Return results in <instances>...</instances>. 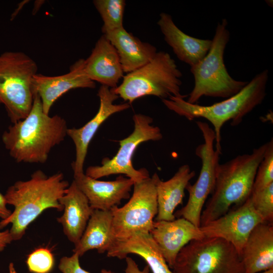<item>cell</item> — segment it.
I'll return each instance as SVG.
<instances>
[{
    "label": "cell",
    "mask_w": 273,
    "mask_h": 273,
    "mask_svg": "<svg viewBox=\"0 0 273 273\" xmlns=\"http://www.w3.org/2000/svg\"><path fill=\"white\" fill-rule=\"evenodd\" d=\"M69 186L63 173L48 176L37 170L26 180H19L11 186L4 195L7 205L14 209L10 216L0 221V230L11 223L9 230L13 241L21 239L29 225L45 210L54 208L61 211L60 199Z\"/></svg>",
    "instance_id": "obj_1"
},
{
    "label": "cell",
    "mask_w": 273,
    "mask_h": 273,
    "mask_svg": "<svg viewBox=\"0 0 273 273\" xmlns=\"http://www.w3.org/2000/svg\"><path fill=\"white\" fill-rule=\"evenodd\" d=\"M68 128L61 116L44 113L40 99L35 94L28 115L9 127L2 141L16 162L44 163L52 149L64 140Z\"/></svg>",
    "instance_id": "obj_2"
},
{
    "label": "cell",
    "mask_w": 273,
    "mask_h": 273,
    "mask_svg": "<svg viewBox=\"0 0 273 273\" xmlns=\"http://www.w3.org/2000/svg\"><path fill=\"white\" fill-rule=\"evenodd\" d=\"M268 70L256 74L237 94L209 106L191 104L185 100L187 96H170L163 99L164 105L170 110L192 121L203 118L209 121L215 135V149L221 151V129L224 123L231 121V125L240 124L244 117L261 104L266 93Z\"/></svg>",
    "instance_id": "obj_3"
},
{
    "label": "cell",
    "mask_w": 273,
    "mask_h": 273,
    "mask_svg": "<svg viewBox=\"0 0 273 273\" xmlns=\"http://www.w3.org/2000/svg\"><path fill=\"white\" fill-rule=\"evenodd\" d=\"M267 143L251 154L239 155L219 164L211 196L201 215V226L226 213L234 205L242 204L250 196L258 166Z\"/></svg>",
    "instance_id": "obj_4"
},
{
    "label": "cell",
    "mask_w": 273,
    "mask_h": 273,
    "mask_svg": "<svg viewBox=\"0 0 273 273\" xmlns=\"http://www.w3.org/2000/svg\"><path fill=\"white\" fill-rule=\"evenodd\" d=\"M228 21L217 23L208 52L195 65L190 67L194 86L186 100L196 104L202 97L228 98L239 92L248 81L237 80L228 73L224 62V53L230 38Z\"/></svg>",
    "instance_id": "obj_5"
},
{
    "label": "cell",
    "mask_w": 273,
    "mask_h": 273,
    "mask_svg": "<svg viewBox=\"0 0 273 273\" xmlns=\"http://www.w3.org/2000/svg\"><path fill=\"white\" fill-rule=\"evenodd\" d=\"M183 74L175 61L167 52H157L155 57L141 68L123 77L121 83L112 91L130 105L147 96L161 100L180 96Z\"/></svg>",
    "instance_id": "obj_6"
},
{
    "label": "cell",
    "mask_w": 273,
    "mask_h": 273,
    "mask_svg": "<svg viewBox=\"0 0 273 273\" xmlns=\"http://www.w3.org/2000/svg\"><path fill=\"white\" fill-rule=\"evenodd\" d=\"M37 65L21 52L0 54V104H3L13 124L25 118L33 103L31 81Z\"/></svg>",
    "instance_id": "obj_7"
},
{
    "label": "cell",
    "mask_w": 273,
    "mask_h": 273,
    "mask_svg": "<svg viewBox=\"0 0 273 273\" xmlns=\"http://www.w3.org/2000/svg\"><path fill=\"white\" fill-rule=\"evenodd\" d=\"M172 269L173 273H244L235 247L215 237L191 241L178 253Z\"/></svg>",
    "instance_id": "obj_8"
},
{
    "label": "cell",
    "mask_w": 273,
    "mask_h": 273,
    "mask_svg": "<svg viewBox=\"0 0 273 273\" xmlns=\"http://www.w3.org/2000/svg\"><path fill=\"white\" fill-rule=\"evenodd\" d=\"M134 130L127 138L119 141V148L116 154L110 159H103L100 166H90L87 168L85 174L98 179L112 174H123L134 183L149 177L148 171L144 168L136 169L132 165V157L138 146L149 141L161 140L163 135L158 126L151 125L153 120L149 116L136 114L133 116Z\"/></svg>",
    "instance_id": "obj_9"
},
{
    "label": "cell",
    "mask_w": 273,
    "mask_h": 273,
    "mask_svg": "<svg viewBox=\"0 0 273 273\" xmlns=\"http://www.w3.org/2000/svg\"><path fill=\"white\" fill-rule=\"evenodd\" d=\"M196 124L201 131L204 142L196 149L195 154L201 159L199 175L193 185L188 184L186 190L189 193L186 205L176 211L175 217L184 218L198 227L201 226V215L208 196L214 190L216 171L221 151L214 149L215 135L209 125L201 121Z\"/></svg>",
    "instance_id": "obj_10"
},
{
    "label": "cell",
    "mask_w": 273,
    "mask_h": 273,
    "mask_svg": "<svg viewBox=\"0 0 273 273\" xmlns=\"http://www.w3.org/2000/svg\"><path fill=\"white\" fill-rule=\"evenodd\" d=\"M159 177L155 173L151 177L134 183L133 194L128 202L122 207L111 209L117 239L135 232L150 233L152 229L153 219L158 213L156 182Z\"/></svg>",
    "instance_id": "obj_11"
},
{
    "label": "cell",
    "mask_w": 273,
    "mask_h": 273,
    "mask_svg": "<svg viewBox=\"0 0 273 273\" xmlns=\"http://www.w3.org/2000/svg\"><path fill=\"white\" fill-rule=\"evenodd\" d=\"M264 222L254 209L250 197L236 209L229 211L200 229L205 237H215L231 243L241 256L242 249L254 228Z\"/></svg>",
    "instance_id": "obj_12"
},
{
    "label": "cell",
    "mask_w": 273,
    "mask_h": 273,
    "mask_svg": "<svg viewBox=\"0 0 273 273\" xmlns=\"http://www.w3.org/2000/svg\"><path fill=\"white\" fill-rule=\"evenodd\" d=\"M97 95L100 105L95 116L80 128L67 129V135L71 139L75 147V159L72 163L74 175L84 172L83 166L88 146L102 124L112 115L130 107V104L127 102L115 104L114 102L119 97L107 86L101 85Z\"/></svg>",
    "instance_id": "obj_13"
},
{
    "label": "cell",
    "mask_w": 273,
    "mask_h": 273,
    "mask_svg": "<svg viewBox=\"0 0 273 273\" xmlns=\"http://www.w3.org/2000/svg\"><path fill=\"white\" fill-rule=\"evenodd\" d=\"M84 60L80 59L70 67L66 74L49 76L36 74L32 79L31 85L34 95L40 98L42 109L49 114L54 103L63 94L78 88H94L95 82L90 80L84 70Z\"/></svg>",
    "instance_id": "obj_14"
},
{
    "label": "cell",
    "mask_w": 273,
    "mask_h": 273,
    "mask_svg": "<svg viewBox=\"0 0 273 273\" xmlns=\"http://www.w3.org/2000/svg\"><path fill=\"white\" fill-rule=\"evenodd\" d=\"M150 233L171 268L183 247L193 240L205 237L200 227L182 217L172 221H154Z\"/></svg>",
    "instance_id": "obj_15"
},
{
    "label": "cell",
    "mask_w": 273,
    "mask_h": 273,
    "mask_svg": "<svg viewBox=\"0 0 273 273\" xmlns=\"http://www.w3.org/2000/svg\"><path fill=\"white\" fill-rule=\"evenodd\" d=\"M74 180L86 197L93 209L109 211L118 206L122 200L130 197L134 182L120 175L112 181H102L85 173L74 175Z\"/></svg>",
    "instance_id": "obj_16"
},
{
    "label": "cell",
    "mask_w": 273,
    "mask_h": 273,
    "mask_svg": "<svg viewBox=\"0 0 273 273\" xmlns=\"http://www.w3.org/2000/svg\"><path fill=\"white\" fill-rule=\"evenodd\" d=\"M84 70L92 81L110 88L118 86L123 71L118 53L103 34L96 42L89 57L84 60Z\"/></svg>",
    "instance_id": "obj_17"
},
{
    "label": "cell",
    "mask_w": 273,
    "mask_h": 273,
    "mask_svg": "<svg viewBox=\"0 0 273 273\" xmlns=\"http://www.w3.org/2000/svg\"><path fill=\"white\" fill-rule=\"evenodd\" d=\"M157 24L165 41L177 58L190 67L198 63L208 52L211 39L198 38L184 33L175 25L170 14L160 13Z\"/></svg>",
    "instance_id": "obj_18"
},
{
    "label": "cell",
    "mask_w": 273,
    "mask_h": 273,
    "mask_svg": "<svg viewBox=\"0 0 273 273\" xmlns=\"http://www.w3.org/2000/svg\"><path fill=\"white\" fill-rule=\"evenodd\" d=\"M129 254L144 259L153 273H173L149 232H135L124 238L116 239L107 252V256L120 259H125Z\"/></svg>",
    "instance_id": "obj_19"
},
{
    "label": "cell",
    "mask_w": 273,
    "mask_h": 273,
    "mask_svg": "<svg viewBox=\"0 0 273 273\" xmlns=\"http://www.w3.org/2000/svg\"><path fill=\"white\" fill-rule=\"evenodd\" d=\"M59 202L64 212L57 221L68 239L75 245L80 239L94 209L74 180Z\"/></svg>",
    "instance_id": "obj_20"
},
{
    "label": "cell",
    "mask_w": 273,
    "mask_h": 273,
    "mask_svg": "<svg viewBox=\"0 0 273 273\" xmlns=\"http://www.w3.org/2000/svg\"><path fill=\"white\" fill-rule=\"evenodd\" d=\"M241 258L244 273H258L273 268V224L257 225L248 236Z\"/></svg>",
    "instance_id": "obj_21"
},
{
    "label": "cell",
    "mask_w": 273,
    "mask_h": 273,
    "mask_svg": "<svg viewBox=\"0 0 273 273\" xmlns=\"http://www.w3.org/2000/svg\"><path fill=\"white\" fill-rule=\"evenodd\" d=\"M104 35L116 49L124 73L143 66L157 53L155 46L141 41L124 27Z\"/></svg>",
    "instance_id": "obj_22"
},
{
    "label": "cell",
    "mask_w": 273,
    "mask_h": 273,
    "mask_svg": "<svg viewBox=\"0 0 273 273\" xmlns=\"http://www.w3.org/2000/svg\"><path fill=\"white\" fill-rule=\"evenodd\" d=\"M116 239L111 210L94 209L80 239L74 245L73 252L79 256L93 249L101 254L107 252Z\"/></svg>",
    "instance_id": "obj_23"
},
{
    "label": "cell",
    "mask_w": 273,
    "mask_h": 273,
    "mask_svg": "<svg viewBox=\"0 0 273 273\" xmlns=\"http://www.w3.org/2000/svg\"><path fill=\"white\" fill-rule=\"evenodd\" d=\"M196 175L188 164L181 165L174 175L166 181L159 177L156 182L158 213L155 221H172L175 219L174 211L183 204L186 187Z\"/></svg>",
    "instance_id": "obj_24"
},
{
    "label": "cell",
    "mask_w": 273,
    "mask_h": 273,
    "mask_svg": "<svg viewBox=\"0 0 273 273\" xmlns=\"http://www.w3.org/2000/svg\"><path fill=\"white\" fill-rule=\"evenodd\" d=\"M93 3L103 22L102 31L107 34L123 27L125 1L124 0H95Z\"/></svg>",
    "instance_id": "obj_25"
},
{
    "label": "cell",
    "mask_w": 273,
    "mask_h": 273,
    "mask_svg": "<svg viewBox=\"0 0 273 273\" xmlns=\"http://www.w3.org/2000/svg\"><path fill=\"white\" fill-rule=\"evenodd\" d=\"M252 205L264 222H273V183L250 196Z\"/></svg>",
    "instance_id": "obj_26"
},
{
    "label": "cell",
    "mask_w": 273,
    "mask_h": 273,
    "mask_svg": "<svg viewBox=\"0 0 273 273\" xmlns=\"http://www.w3.org/2000/svg\"><path fill=\"white\" fill-rule=\"evenodd\" d=\"M267 145L262 160L257 170L252 191H258L273 183V140Z\"/></svg>",
    "instance_id": "obj_27"
},
{
    "label": "cell",
    "mask_w": 273,
    "mask_h": 273,
    "mask_svg": "<svg viewBox=\"0 0 273 273\" xmlns=\"http://www.w3.org/2000/svg\"><path fill=\"white\" fill-rule=\"evenodd\" d=\"M54 257L47 248H39L28 256L26 263L29 270L33 273H49L54 265Z\"/></svg>",
    "instance_id": "obj_28"
},
{
    "label": "cell",
    "mask_w": 273,
    "mask_h": 273,
    "mask_svg": "<svg viewBox=\"0 0 273 273\" xmlns=\"http://www.w3.org/2000/svg\"><path fill=\"white\" fill-rule=\"evenodd\" d=\"M79 255L73 253L70 257L64 256L61 258L58 268L62 273H90L83 269L79 263ZM101 273H115L110 270L103 269Z\"/></svg>",
    "instance_id": "obj_29"
},
{
    "label": "cell",
    "mask_w": 273,
    "mask_h": 273,
    "mask_svg": "<svg viewBox=\"0 0 273 273\" xmlns=\"http://www.w3.org/2000/svg\"><path fill=\"white\" fill-rule=\"evenodd\" d=\"M125 259L126 263L125 273H149L150 268L148 265L143 270H140L138 264L131 257L126 256Z\"/></svg>",
    "instance_id": "obj_30"
},
{
    "label": "cell",
    "mask_w": 273,
    "mask_h": 273,
    "mask_svg": "<svg viewBox=\"0 0 273 273\" xmlns=\"http://www.w3.org/2000/svg\"><path fill=\"white\" fill-rule=\"evenodd\" d=\"M13 241L9 230L0 231V252L3 251Z\"/></svg>",
    "instance_id": "obj_31"
},
{
    "label": "cell",
    "mask_w": 273,
    "mask_h": 273,
    "mask_svg": "<svg viewBox=\"0 0 273 273\" xmlns=\"http://www.w3.org/2000/svg\"><path fill=\"white\" fill-rule=\"evenodd\" d=\"M7 205L4 195L0 192V218L2 219L8 217L12 213V211L7 208Z\"/></svg>",
    "instance_id": "obj_32"
},
{
    "label": "cell",
    "mask_w": 273,
    "mask_h": 273,
    "mask_svg": "<svg viewBox=\"0 0 273 273\" xmlns=\"http://www.w3.org/2000/svg\"><path fill=\"white\" fill-rule=\"evenodd\" d=\"M10 273H16L15 268L13 266V264L11 263L9 266Z\"/></svg>",
    "instance_id": "obj_33"
},
{
    "label": "cell",
    "mask_w": 273,
    "mask_h": 273,
    "mask_svg": "<svg viewBox=\"0 0 273 273\" xmlns=\"http://www.w3.org/2000/svg\"><path fill=\"white\" fill-rule=\"evenodd\" d=\"M261 273H273V268H271V269L266 270L265 271H263Z\"/></svg>",
    "instance_id": "obj_34"
},
{
    "label": "cell",
    "mask_w": 273,
    "mask_h": 273,
    "mask_svg": "<svg viewBox=\"0 0 273 273\" xmlns=\"http://www.w3.org/2000/svg\"><path fill=\"white\" fill-rule=\"evenodd\" d=\"M10 273V272H9Z\"/></svg>",
    "instance_id": "obj_35"
}]
</instances>
